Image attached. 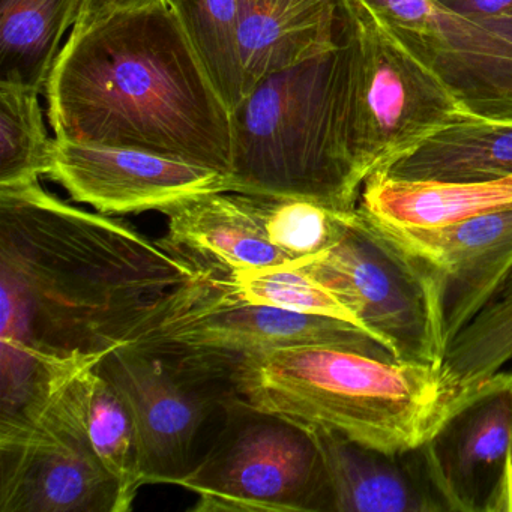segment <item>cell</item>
Here are the masks:
<instances>
[{
  "instance_id": "obj_11",
  "label": "cell",
  "mask_w": 512,
  "mask_h": 512,
  "mask_svg": "<svg viewBox=\"0 0 512 512\" xmlns=\"http://www.w3.org/2000/svg\"><path fill=\"white\" fill-rule=\"evenodd\" d=\"M512 436V373L467 386L430 439L419 446L445 511L485 512Z\"/></svg>"
},
{
  "instance_id": "obj_3",
  "label": "cell",
  "mask_w": 512,
  "mask_h": 512,
  "mask_svg": "<svg viewBox=\"0 0 512 512\" xmlns=\"http://www.w3.org/2000/svg\"><path fill=\"white\" fill-rule=\"evenodd\" d=\"M212 359L227 371L236 394L257 409L386 454L424 445L464 389L442 364L326 344Z\"/></svg>"
},
{
  "instance_id": "obj_24",
  "label": "cell",
  "mask_w": 512,
  "mask_h": 512,
  "mask_svg": "<svg viewBox=\"0 0 512 512\" xmlns=\"http://www.w3.org/2000/svg\"><path fill=\"white\" fill-rule=\"evenodd\" d=\"M235 194L269 242L296 265L328 251L340 239L350 212L304 197Z\"/></svg>"
},
{
  "instance_id": "obj_22",
  "label": "cell",
  "mask_w": 512,
  "mask_h": 512,
  "mask_svg": "<svg viewBox=\"0 0 512 512\" xmlns=\"http://www.w3.org/2000/svg\"><path fill=\"white\" fill-rule=\"evenodd\" d=\"M230 112L244 100L239 26L247 0H166Z\"/></svg>"
},
{
  "instance_id": "obj_12",
  "label": "cell",
  "mask_w": 512,
  "mask_h": 512,
  "mask_svg": "<svg viewBox=\"0 0 512 512\" xmlns=\"http://www.w3.org/2000/svg\"><path fill=\"white\" fill-rule=\"evenodd\" d=\"M50 179L100 214L161 211L205 193H233L230 176L134 149L53 139Z\"/></svg>"
},
{
  "instance_id": "obj_6",
  "label": "cell",
  "mask_w": 512,
  "mask_h": 512,
  "mask_svg": "<svg viewBox=\"0 0 512 512\" xmlns=\"http://www.w3.org/2000/svg\"><path fill=\"white\" fill-rule=\"evenodd\" d=\"M95 368L133 410L145 484H181L238 395L217 361L166 344L124 343Z\"/></svg>"
},
{
  "instance_id": "obj_5",
  "label": "cell",
  "mask_w": 512,
  "mask_h": 512,
  "mask_svg": "<svg viewBox=\"0 0 512 512\" xmlns=\"http://www.w3.org/2000/svg\"><path fill=\"white\" fill-rule=\"evenodd\" d=\"M338 5L344 22L347 149L364 187L370 176L472 113L434 68L379 20Z\"/></svg>"
},
{
  "instance_id": "obj_25",
  "label": "cell",
  "mask_w": 512,
  "mask_h": 512,
  "mask_svg": "<svg viewBox=\"0 0 512 512\" xmlns=\"http://www.w3.org/2000/svg\"><path fill=\"white\" fill-rule=\"evenodd\" d=\"M38 89L0 82V188L37 184L52 169L53 139Z\"/></svg>"
},
{
  "instance_id": "obj_30",
  "label": "cell",
  "mask_w": 512,
  "mask_h": 512,
  "mask_svg": "<svg viewBox=\"0 0 512 512\" xmlns=\"http://www.w3.org/2000/svg\"><path fill=\"white\" fill-rule=\"evenodd\" d=\"M485 512H512V436L506 451L502 476Z\"/></svg>"
},
{
  "instance_id": "obj_9",
  "label": "cell",
  "mask_w": 512,
  "mask_h": 512,
  "mask_svg": "<svg viewBox=\"0 0 512 512\" xmlns=\"http://www.w3.org/2000/svg\"><path fill=\"white\" fill-rule=\"evenodd\" d=\"M125 343L166 344L215 359L326 344L395 359L382 341L353 323L241 301L202 272L158 299Z\"/></svg>"
},
{
  "instance_id": "obj_1",
  "label": "cell",
  "mask_w": 512,
  "mask_h": 512,
  "mask_svg": "<svg viewBox=\"0 0 512 512\" xmlns=\"http://www.w3.org/2000/svg\"><path fill=\"white\" fill-rule=\"evenodd\" d=\"M199 274L161 239L40 182L0 188V427L37 412L59 380L98 364Z\"/></svg>"
},
{
  "instance_id": "obj_20",
  "label": "cell",
  "mask_w": 512,
  "mask_h": 512,
  "mask_svg": "<svg viewBox=\"0 0 512 512\" xmlns=\"http://www.w3.org/2000/svg\"><path fill=\"white\" fill-rule=\"evenodd\" d=\"M85 0H0V82L46 91Z\"/></svg>"
},
{
  "instance_id": "obj_26",
  "label": "cell",
  "mask_w": 512,
  "mask_h": 512,
  "mask_svg": "<svg viewBox=\"0 0 512 512\" xmlns=\"http://www.w3.org/2000/svg\"><path fill=\"white\" fill-rule=\"evenodd\" d=\"M215 280L230 295L250 304L334 317L361 328L356 317L331 290L296 266L239 271L230 277Z\"/></svg>"
},
{
  "instance_id": "obj_29",
  "label": "cell",
  "mask_w": 512,
  "mask_h": 512,
  "mask_svg": "<svg viewBox=\"0 0 512 512\" xmlns=\"http://www.w3.org/2000/svg\"><path fill=\"white\" fill-rule=\"evenodd\" d=\"M440 7L464 17H488L512 10V0H436Z\"/></svg>"
},
{
  "instance_id": "obj_28",
  "label": "cell",
  "mask_w": 512,
  "mask_h": 512,
  "mask_svg": "<svg viewBox=\"0 0 512 512\" xmlns=\"http://www.w3.org/2000/svg\"><path fill=\"white\" fill-rule=\"evenodd\" d=\"M164 2L166 0H85L71 35L83 34V32L91 29L92 26L115 16V14L142 10V8L164 4Z\"/></svg>"
},
{
  "instance_id": "obj_19",
  "label": "cell",
  "mask_w": 512,
  "mask_h": 512,
  "mask_svg": "<svg viewBox=\"0 0 512 512\" xmlns=\"http://www.w3.org/2000/svg\"><path fill=\"white\" fill-rule=\"evenodd\" d=\"M382 175L413 181L488 182L512 176V119L470 115L446 125Z\"/></svg>"
},
{
  "instance_id": "obj_10",
  "label": "cell",
  "mask_w": 512,
  "mask_h": 512,
  "mask_svg": "<svg viewBox=\"0 0 512 512\" xmlns=\"http://www.w3.org/2000/svg\"><path fill=\"white\" fill-rule=\"evenodd\" d=\"M83 368L25 424L0 431V512H122L118 482L89 436Z\"/></svg>"
},
{
  "instance_id": "obj_7",
  "label": "cell",
  "mask_w": 512,
  "mask_h": 512,
  "mask_svg": "<svg viewBox=\"0 0 512 512\" xmlns=\"http://www.w3.org/2000/svg\"><path fill=\"white\" fill-rule=\"evenodd\" d=\"M296 268L331 290L395 359L442 364L448 340L439 281L361 209L347 212L328 251Z\"/></svg>"
},
{
  "instance_id": "obj_13",
  "label": "cell",
  "mask_w": 512,
  "mask_h": 512,
  "mask_svg": "<svg viewBox=\"0 0 512 512\" xmlns=\"http://www.w3.org/2000/svg\"><path fill=\"white\" fill-rule=\"evenodd\" d=\"M377 224L439 281L448 341L482 307L512 266V208L433 229Z\"/></svg>"
},
{
  "instance_id": "obj_8",
  "label": "cell",
  "mask_w": 512,
  "mask_h": 512,
  "mask_svg": "<svg viewBox=\"0 0 512 512\" xmlns=\"http://www.w3.org/2000/svg\"><path fill=\"white\" fill-rule=\"evenodd\" d=\"M179 485L196 494L194 512H332L310 431L239 395L211 448Z\"/></svg>"
},
{
  "instance_id": "obj_27",
  "label": "cell",
  "mask_w": 512,
  "mask_h": 512,
  "mask_svg": "<svg viewBox=\"0 0 512 512\" xmlns=\"http://www.w3.org/2000/svg\"><path fill=\"white\" fill-rule=\"evenodd\" d=\"M379 20L416 55L436 38L440 5L436 0H338Z\"/></svg>"
},
{
  "instance_id": "obj_16",
  "label": "cell",
  "mask_w": 512,
  "mask_h": 512,
  "mask_svg": "<svg viewBox=\"0 0 512 512\" xmlns=\"http://www.w3.org/2000/svg\"><path fill=\"white\" fill-rule=\"evenodd\" d=\"M169 232L166 247L212 278L239 271L296 266L269 242L235 193H205L161 209Z\"/></svg>"
},
{
  "instance_id": "obj_23",
  "label": "cell",
  "mask_w": 512,
  "mask_h": 512,
  "mask_svg": "<svg viewBox=\"0 0 512 512\" xmlns=\"http://www.w3.org/2000/svg\"><path fill=\"white\" fill-rule=\"evenodd\" d=\"M512 362V266L482 307L446 344L443 368L461 388Z\"/></svg>"
},
{
  "instance_id": "obj_17",
  "label": "cell",
  "mask_w": 512,
  "mask_h": 512,
  "mask_svg": "<svg viewBox=\"0 0 512 512\" xmlns=\"http://www.w3.org/2000/svg\"><path fill=\"white\" fill-rule=\"evenodd\" d=\"M343 29L338 0H247L238 38L245 95L263 77L334 52Z\"/></svg>"
},
{
  "instance_id": "obj_14",
  "label": "cell",
  "mask_w": 512,
  "mask_h": 512,
  "mask_svg": "<svg viewBox=\"0 0 512 512\" xmlns=\"http://www.w3.org/2000/svg\"><path fill=\"white\" fill-rule=\"evenodd\" d=\"M422 59L467 112L512 119V10L464 17L440 7L436 38Z\"/></svg>"
},
{
  "instance_id": "obj_2",
  "label": "cell",
  "mask_w": 512,
  "mask_h": 512,
  "mask_svg": "<svg viewBox=\"0 0 512 512\" xmlns=\"http://www.w3.org/2000/svg\"><path fill=\"white\" fill-rule=\"evenodd\" d=\"M44 94L56 139L232 172V112L167 2L70 35Z\"/></svg>"
},
{
  "instance_id": "obj_18",
  "label": "cell",
  "mask_w": 512,
  "mask_h": 512,
  "mask_svg": "<svg viewBox=\"0 0 512 512\" xmlns=\"http://www.w3.org/2000/svg\"><path fill=\"white\" fill-rule=\"evenodd\" d=\"M512 208V176L488 182L413 181L376 173L365 181L358 209L398 229H433Z\"/></svg>"
},
{
  "instance_id": "obj_21",
  "label": "cell",
  "mask_w": 512,
  "mask_h": 512,
  "mask_svg": "<svg viewBox=\"0 0 512 512\" xmlns=\"http://www.w3.org/2000/svg\"><path fill=\"white\" fill-rule=\"evenodd\" d=\"M95 365L80 373L89 436L104 467L118 482L122 512H128L137 491L145 485L139 430L127 400Z\"/></svg>"
},
{
  "instance_id": "obj_15",
  "label": "cell",
  "mask_w": 512,
  "mask_h": 512,
  "mask_svg": "<svg viewBox=\"0 0 512 512\" xmlns=\"http://www.w3.org/2000/svg\"><path fill=\"white\" fill-rule=\"evenodd\" d=\"M307 430L325 464L332 512L445 511L428 478L421 449L386 454L334 431Z\"/></svg>"
},
{
  "instance_id": "obj_4",
  "label": "cell",
  "mask_w": 512,
  "mask_h": 512,
  "mask_svg": "<svg viewBox=\"0 0 512 512\" xmlns=\"http://www.w3.org/2000/svg\"><path fill=\"white\" fill-rule=\"evenodd\" d=\"M233 193L358 208L347 149L344 50L263 77L232 110Z\"/></svg>"
}]
</instances>
